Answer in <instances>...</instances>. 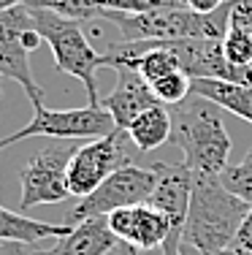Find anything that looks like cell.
Masks as SVG:
<instances>
[{
    "instance_id": "cell-1",
    "label": "cell",
    "mask_w": 252,
    "mask_h": 255,
    "mask_svg": "<svg viewBox=\"0 0 252 255\" xmlns=\"http://www.w3.org/2000/svg\"><path fill=\"white\" fill-rule=\"evenodd\" d=\"M171 112V141L184 152V166L193 177H220L228 168L231 136L223 123V109L209 98L190 93Z\"/></svg>"
},
{
    "instance_id": "cell-2",
    "label": "cell",
    "mask_w": 252,
    "mask_h": 255,
    "mask_svg": "<svg viewBox=\"0 0 252 255\" xmlns=\"http://www.w3.org/2000/svg\"><path fill=\"white\" fill-rule=\"evenodd\" d=\"M98 19L117 25L122 44H171L184 38H225L231 27V0L212 14L190 8H160L149 14H122L103 8Z\"/></svg>"
},
{
    "instance_id": "cell-3",
    "label": "cell",
    "mask_w": 252,
    "mask_h": 255,
    "mask_svg": "<svg viewBox=\"0 0 252 255\" xmlns=\"http://www.w3.org/2000/svg\"><path fill=\"white\" fill-rule=\"evenodd\" d=\"M252 206L225 190L220 177H195L184 242L201 255H217L236 242Z\"/></svg>"
},
{
    "instance_id": "cell-4",
    "label": "cell",
    "mask_w": 252,
    "mask_h": 255,
    "mask_svg": "<svg viewBox=\"0 0 252 255\" xmlns=\"http://www.w3.org/2000/svg\"><path fill=\"white\" fill-rule=\"evenodd\" d=\"M30 14H33L35 30L41 33V38L49 44L55 65L63 74L76 76L84 84L89 106H100L103 98L98 95V79H95V74H98V68L106 65V60L87 41L82 22L60 16L55 11H46V8H33V5H30Z\"/></svg>"
},
{
    "instance_id": "cell-5",
    "label": "cell",
    "mask_w": 252,
    "mask_h": 255,
    "mask_svg": "<svg viewBox=\"0 0 252 255\" xmlns=\"http://www.w3.org/2000/svg\"><path fill=\"white\" fill-rule=\"evenodd\" d=\"M155 168H141L136 163H128L119 171H114L98 190L79 198L68 212H65V226H79L92 217H109L111 212L125 209V206L147 204L149 193L155 190Z\"/></svg>"
},
{
    "instance_id": "cell-6",
    "label": "cell",
    "mask_w": 252,
    "mask_h": 255,
    "mask_svg": "<svg viewBox=\"0 0 252 255\" xmlns=\"http://www.w3.org/2000/svg\"><path fill=\"white\" fill-rule=\"evenodd\" d=\"M117 130L111 114L103 106H82V109H46L35 106L33 117L25 128L16 133L0 138V147L16 144L22 138L33 136H46V138H60V141H74V138H103Z\"/></svg>"
},
{
    "instance_id": "cell-7",
    "label": "cell",
    "mask_w": 252,
    "mask_h": 255,
    "mask_svg": "<svg viewBox=\"0 0 252 255\" xmlns=\"http://www.w3.org/2000/svg\"><path fill=\"white\" fill-rule=\"evenodd\" d=\"M79 147H74L71 141H60L52 147H41L25 168L19 171L22 182V201L19 209L25 215L27 209L41 204H60L71 196L68 190V163Z\"/></svg>"
},
{
    "instance_id": "cell-8",
    "label": "cell",
    "mask_w": 252,
    "mask_h": 255,
    "mask_svg": "<svg viewBox=\"0 0 252 255\" xmlns=\"http://www.w3.org/2000/svg\"><path fill=\"white\" fill-rule=\"evenodd\" d=\"M130 160V136L128 130H114L103 138H92L74 152L68 163V190L71 196H89L98 190L114 171L128 166Z\"/></svg>"
},
{
    "instance_id": "cell-9",
    "label": "cell",
    "mask_w": 252,
    "mask_h": 255,
    "mask_svg": "<svg viewBox=\"0 0 252 255\" xmlns=\"http://www.w3.org/2000/svg\"><path fill=\"white\" fill-rule=\"evenodd\" d=\"M155 190L149 193L147 204L155 206L160 215H166L171 234H168L163 255H182V242H184V226H187V212H190V196H193V171L184 163H168V160H155Z\"/></svg>"
},
{
    "instance_id": "cell-10",
    "label": "cell",
    "mask_w": 252,
    "mask_h": 255,
    "mask_svg": "<svg viewBox=\"0 0 252 255\" xmlns=\"http://www.w3.org/2000/svg\"><path fill=\"white\" fill-rule=\"evenodd\" d=\"M33 27L35 22H33V14H30V5H19V8L0 14V76H8L16 84H22V90L27 93L30 103L35 109V106H44V90L33 79L30 52L22 44V35Z\"/></svg>"
},
{
    "instance_id": "cell-11",
    "label": "cell",
    "mask_w": 252,
    "mask_h": 255,
    "mask_svg": "<svg viewBox=\"0 0 252 255\" xmlns=\"http://www.w3.org/2000/svg\"><path fill=\"white\" fill-rule=\"evenodd\" d=\"M106 223H109V231L119 239V245H128L139 253L155 250V247L163 250L168 234H171L166 215H160L149 204H136V206L117 209L106 217Z\"/></svg>"
},
{
    "instance_id": "cell-12",
    "label": "cell",
    "mask_w": 252,
    "mask_h": 255,
    "mask_svg": "<svg viewBox=\"0 0 252 255\" xmlns=\"http://www.w3.org/2000/svg\"><path fill=\"white\" fill-rule=\"evenodd\" d=\"M100 106L111 114L114 125H117L119 130H128L130 123H133L141 112H147V109H152V106H163V103L155 98L149 82L139 74V71L117 68V84H114V90L100 101Z\"/></svg>"
},
{
    "instance_id": "cell-13",
    "label": "cell",
    "mask_w": 252,
    "mask_h": 255,
    "mask_svg": "<svg viewBox=\"0 0 252 255\" xmlns=\"http://www.w3.org/2000/svg\"><path fill=\"white\" fill-rule=\"evenodd\" d=\"M119 247V239L109 231L106 217H92L79 226H71L65 236L55 239L52 247H38L33 245L30 255H109Z\"/></svg>"
},
{
    "instance_id": "cell-14",
    "label": "cell",
    "mask_w": 252,
    "mask_h": 255,
    "mask_svg": "<svg viewBox=\"0 0 252 255\" xmlns=\"http://www.w3.org/2000/svg\"><path fill=\"white\" fill-rule=\"evenodd\" d=\"M71 231V226L33 220L22 212H11L0 206V242H19V245H38L44 239H60Z\"/></svg>"
},
{
    "instance_id": "cell-15",
    "label": "cell",
    "mask_w": 252,
    "mask_h": 255,
    "mask_svg": "<svg viewBox=\"0 0 252 255\" xmlns=\"http://www.w3.org/2000/svg\"><path fill=\"white\" fill-rule=\"evenodd\" d=\"M193 93L209 98L220 109L252 123V84H231L217 79H193Z\"/></svg>"
},
{
    "instance_id": "cell-16",
    "label": "cell",
    "mask_w": 252,
    "mask_h": 255,
    "mask_svg": "<svg viewBox=\"0 0 252 255\" xmlns=\"http://www.w3.org/2000/svg\"><path fill=\"white\" fill-rule=\"evenodd\" d=\"M128 136L139 152H152L171 141V112L168 106H152L130 123Z\"/></svg>"
},
{
    "instance_id": "cell-17",
    "label": "cell",
    "mask_w": 252,
    "mask_h": 255,
    "mask_svg": "<svg viewBox=\"0 0 252 255\" xmlns=\"http://www.w3.org/2000/svg\"><path fill=\"white\" fill-rule=\"evenodd\" d=\"M30 5L55 11V14L68 16V19H76V22L98 19L100 11H103V0H33Z\"/></svg>"
},
{
    "instance_id": "cell-18",
    "label": "cell",
    "mask_w": 252,
    "mask_h": 255,
    "mask_svg": "<svg viewBox=\"0 0 252 255\" xmlns=\"http://www.w3.org/2000/svg\"><path fill=\"white\" fill-rule=\"evenodd\" d=\"M220 182L225 185L228 193H233L236 198H242L244 204L252 206V149L244 155L242 163H233L220 174Z\"/></svg>"
},
{
    "instance_id": "cell-19",
    "label": "cell",
    "mask_w": 252,
    "mask_h": 255,
    "mask_svg": "<svg viewBox=\"0 0 252 255\" xmlns=\"http://www.w3.org/2000/svg\"><path fill=\"white\" fill-rule=\"evenodd\" d=\"M149 87H152L155 98L163 103V106H176V103H182L193 93V79L184 74V71H173V74L152 82Z\"/></svg>"
},
{
    "instance_id": "cell-20",
    "label": "cell",
    "mask_w": 252,
    "mask_h": 255,
    "mask_svg": "<svg viewBox=\"0 0 252 255\" xmlns=\"http://www.w3.org/2000/svg\"><path fill=\"white\" fill-rule=\"evenodd\" d=\"M223 52L231 65L247 68V65H252V35L239 27H228V33L223 38Z\"/></svg>"
},
{
    "instance_id": "cell-21",
    "label": "cell",
    "mask_w": 252,
    "mask_h": 255,
    "mask_svg": "<svg viewBox=\"0 0 252 255\" xmlns=\"http://www.w3.org/2000/svg\"><path fill=\"white\" fill-rule=\"evenodd\" d=\"M103 8L122 14H149L160 8H187V0H103Z\"/></svg>"
},
{
    "instance_id": "cell-22",
    "label": "cell",
    "mask_w": 252,
    "mask_h": 255,
    "mask_svg": "<svg viewBox=\"0 0 252 255\" xmlns=\"http://www.w3.org/2000/svg\"><path fill=\"white\" fill-rule=\"evenodd\" d=\"M231 27L252 35V0H231Z\"/></svg>"
},
{
    "instance_id": "cell-23",
    "label": "cell",
    "mask_w": 252,
    "mask_h": 255,
    "mask_svg": "<svg viewBox=\"0 0 252 255\" xmlns=\"http://www.w3.org/2000/svg\"><path fill=\"white\" fill-rule=\"evenodd\" d=\"M233 245L244 247V250H252V209H250L247 220L242 223V228H239V236H236V242H233Z\"/></svg>"
},
{
    "instance_id": "cell-24",
    "label": "cell",
    "mask_w": 252,
    "mask_h": 255,
    "mask_svg": "<svg viewBox=\"0 0 252 255\" xmlns=\"http://www.w3.org/2000/svg\"><path fill=\"white\" fill-rule=\"evenodd\" d=\"M220 5H225V0H187V8L195 14H212Z\"/></svg>"
},
{
    "instance_id": "cell-25",
    "label": "cell",
    "mask_w": 252,
    "mask_h": 255,
    "mask_svg": "<svg viewBox=\"0 0 252 255\" xmlns=\"http://www.w3.org/2000/svg\"><path fill=\"white\" fill-rule=\"evenodd\" d=\"M33 245H19V242H0V255H30Z\"/></svg>"
},
{
    "instance_id": "cell-26",
    "label": "cell",
    "mask_w": 252,
    "mask_h": 255,
    "mask_svg": "<svg viewBox=\"0 0 252 255\" xmlns=\"http://www.w3.org/2000/svg\"><path fill=\"white\" fill-rule=\"evenodd\" d=\"M33 0H0V14L3 11H11V8H19V5H30Z\"/></svg>"
},
{
    "instance_id": "cell-27",
    "label": "cell",
    "mask_w": 252,
    "mask_h": 255,
    "mask_svg": "<svg viewBox=\"0 0 252 255\" xmlns=\"http://www.w3.org/2000/svg\"><path fill=\"white\" fill-rule=\"evenodd\" d=\"M217 255H252V250H244V247H239V245H231L228 250H220Z\"/></svg>"
},
{
    "instance_id": "cell-28",
    "label": "cell",
    "mask_w": 252,
    "mask_h": 255,
    "mask_svg": "<svg viewBox=\"0 0 252 255\" xmlns=\"http://www.w3.org/2000/svg\"><path fill=\"white\" fill-rule=\"evenodd\" d=\"M117 250H119V255H144V253H139V250H133V247H128V245H119Z\"/></svg>"
},
{
    "instance_id": "cell-29",
    "label": "cell",
    "mask_w": 252,
    "mask_h": 255,
    "mask_svg": "<svg viewBox=\"0 0 252 255\" xmlns=\"http://www.w3.org/2000/svg\"><path fill=\"white\" fill-rule=\"evenodd\" d=\"M0 98H3V90H0Z\"/></svg>"
},
{
    "instance_id": "cell-30",
    "label": "cell",
    "mask_w": 252,
    "mask_h": 255,
    "mask_svg": "<svg viewBox=\"0 0 252 255\" xmlns=\"http://www.w3.org/2000/svg\"><path fill=\"white\" fill-rule=\"evenodd\" d=\"M0 149H3V147H0Z\"/></svg>"
}]
</instances>
